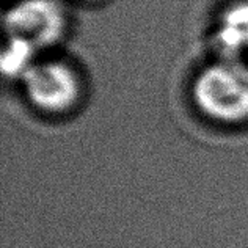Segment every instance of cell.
Returning <instances> with one entry per match:
<instances>
[{
    "mask_svg": "<svg viewBox=\"0 0 248 248\" xmlns=\"http://www.w3.org/2000/svg\"><path fill=\"white\" fill-rule=\"evenodd\" d=\"M22 79L29 101L44 112L63 113L79 99V79L64 63L49 62L33 64Z\"/></svg>",
    "mask_w": 248,
    "mask_h": 248,
    "instance_id": "cell-3",
    "label": "cell"
},
{
    "mask_svg": "<svg viewBox=\"0 0 248 248\" xmlns=\"http://www.w3.org/2000/svg\"><path fill=\"white\" fill-rule=\"evenodd\" d=\"M36 49L31 44L17 38L8 36L3 55H2V69L10 77H24L29 69L33 66V55Z\"/></svg>",
    "mask_w": 248,
    "mask_h": 248,
    "instance_id": "cell-5",
    "label": "cell"
},
{
    "mask_svg": "<svg viewBox=\"0 0 248 248\" xmlns=\"http://www.w3.org/2000/svg\"><path fill=\"white\" fill-rule=\"evenodd\" d=\"M193 101L201 112L215 121H247L248 68L236 63L206 68L193 83Z\"/></svg>",
    "mask_w": 248,
    "mask_h": 248,
    "instance_id": "cell-1",
    "label": "cell"
},
{
    "mask_svg": "<svg viewBox=\"0 0 248 248\" xmlns=\"http://www.w3.org/2000/svg\"><path fill=\"white\" fill-rule=\"evenodd\" d=\"M217 43L230 54L248 49V2L236 3L225 11L217 30Z\"/></svg>",
    "mask_w": 248,
    "mask_h": 248,
    "instance_id": "cell-4",
    "label": "cell"
},
{
    "mask_svg": "<svg viewBox=\"0 0 248 248\" xmlns=\"http://www.w3.org/2000/svg\"><path fill=\"white\" fill-rule=\"evenodd\" d=\"M64 15L55 0H22L5 15L8 36L43 49L60 40Z\"/></svg>",
    "mask_w": 248,
    "mask_h": 248,
    "instance_id": "cell-2",
    "label": "cell"
},
{
    "mask_svg": "<svg viewBox=\"0 0 248 248\" xmlns=\"http://www.w3.org/2000/svg\"><path fill=\"white\" fill-rule=\"evenodd\" d=\"M87 2H99V0H87Z\"/></svg>",
    "mask_w": 248,
    "mask_h": 248,
    "instance_id": "cell-6",
    "label": "cell"
}]
</instances>
